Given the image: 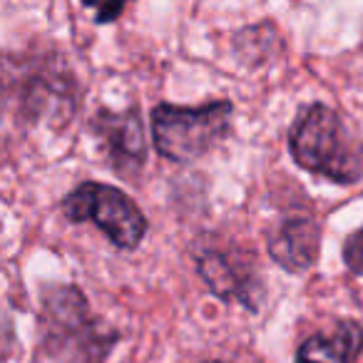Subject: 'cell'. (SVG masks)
I'll return each mask as SVG.
<instances>
[{"mask_svg": "<svg viewBox=\"0 0 363 363\" xmlns=\"http://www.w3.org/2000/svg\"><path fill=\"white\" fill-rule=\"evenodd\" d=\"M363 343V331L356 323L346 321L331 333H318L301 343L296 363H353Z\"/></svg>", "mask_w": 363, "mask_h": 363, "instance_id": "5b68a950", "label": "cell"}, {"mask_svg": "<svg viewBox=\"0 0 363 363\" xmlns=\"http://www.w3.org/2000/svg\"><path fill=\"white\" fill-rule=\"evenodd\" d=\"M232 102L219 100L204 107L157 105L152 110V135L162 157L192 162L212 150L229 130Z\"/></svg>", "mask_w": 363, "mask_h": 363, "instance_id": "7a4b0ae2", "label": "cell"}, {"mask_svg": "<svg viewBox=\"0 0 363 363\" xmlns=\"http://www.w3.org/2000/svg\"><path fill=\"white\" fill-rule=\"evenodd\" d=\"M207 363H222V361H207Z\"/></svg>", "mask_w": 363, "mask_h": 363, "instance_id": "30bf717a", "label": "cell"}, {"mask_svg": "<svg viewBox=\"0 0 363 363\" xmlns=\"http://www.w3.org/2000/svg\"><path fill=\"white\" fill-rule=\"evenodd\" d=\"M294 160L333 182H356L363 174V155L343 120L326 105H311L289 132Z\"/></svg>", "mask_w": 363, "mask_h": 363, "instance_id": "6da1fadb", "label": "cell"}, {"mask_svg": "<svg viewBox=\"0 0 363 363\" xmlns=\"http://www.w3.org/2000/svg\"><path fill=\"white\" fill-rule=\"evenodd\" d=\"M269 254L274 262L289 272H303L318 254V227L306 217L289 219L281 224L274 239H269Z\"/></svg>", "mask_w": 363, "mask_h": 363, "instance_id": "277c9868", "label": "cell"}, {"mask_svg": "<svg viewBox=\"0 0 363 363\" xmlns=\"http://www.w3.org/2000/svg\"><path fill=\"white\" fill-rule=\"evenodd\" d=\"M97 127H100L102 137H105L110 155L120 162V169H125V164H142V160H145V140H142V122L137 117V112L102 115Z\"/></svg>", "mask_w": 363, "mask_h": 363, "instance_id": "8992f818", "label": "cell"}, {"mask_svg": "<svg viewBox=\"0 0 363 363\" xmlns=\"http://www.w3.org/2000/svg\"><path fill=\"white\" fill-rule=\"evenodd\" d=\"M70 222H92L107 234L115 247L135 249L147 232V219L125 192L97 182H85L62 202Z\"/></svg>", "mask_w": 363, "mask_h": 363, "instance_id": "3957f363", "label": "cell"}, {"mask_svg": "<svg viewBox=\"0 0 363 363\" xmlns=\"http://www.w3.org/2000/svg\"><path fill=\"white\" fill-rule=\"evenodd\" d=\"M120 13H122V6H105V8H100V11H97V21L110 23L112 21L110 16H120Z\"/></svg>", "mask_w": 363, "mask_h": 363, "instance_id": "9c48e42d", "label": "cell"}, {"mask_svg": "<svg viewBox=\"0 0 363 363\" xmlns=\"http://www.w3.org/2000/svg\"><path fill=\"white\" fill-rule=\"evenodd\" d=\"M343 257H346L348 269L363 277V229H358V232H353L348 237L346 247H343Z\"/></svg>", "mask_w": 363, "mask_h": 363, "instance_id": "ba28073f", "label": "cell"}, {"mask_svg": "<svg viewBox=\"0 0 363 363\" xmlns=\"http://www.w3.org/2000/svg\"><path fill=\"white\" fill-rule=\"evenodd\" d=\"M197 269L202 272L204 281L212 286V291L219 296H237V294L247 296L244 289L237 284V274L227 267V257H222V254H202Z\"/></svg>", "mask_w": 363, "mask_h": 363, "instance_id": "52a82bcc", "label": "cell"}]
</instances>
